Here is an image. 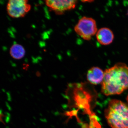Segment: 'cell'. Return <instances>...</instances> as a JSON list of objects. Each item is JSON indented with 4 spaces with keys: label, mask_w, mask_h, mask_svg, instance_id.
<instances>
[{
    "label": "cell",
    "mask_w": 128,
    "mask_h": 128,
    "mask_svg": "<svg viewBox=\"0 0 128 128\" xmlns=\"http://www.w3.org/2000/svg\"><path fill=\"white\" fill-rule=\"evenodd\" d=\"M96 35L98 41L102 45H109L114 39V34L108 28H102L98 31Z\"/></svg>",
    "instance_id": "cell-8"
},
{
    "label": "cell",
    "mask_w": 128,
    "mask_h": 128,
    "mask_svg": "<svg viewBox=\"0 0 128 128\" xmlns=\"http://www.w3.org/2000/svg\"><path fill=\"white\" fill-rule=\"evenodd\" d=\"M77 1L68 0H48L45 1L46 6L57 15H62L65 12L74 9Z\"/></svg>",
    "instance_id": "cell-6"
},
{
    "label": "cell",
    "mask_w": 128,
    "mask_h": 128,
    "mask_svg": "<svg viewBox=\"0 0 128 128\" xmlns=\"http://www.w3.org/2000/svg\"><path fill=\"white\" fill-rule=\"evenodd\" d=\"M126 100H127V102H128V96H127V98H126Z\"/></svg>",
    "instance_id": "cell-10"
},
{
    "label": "cell",
    "mask_w": 128,
    "mask_h": 128,
    "mask_svg": "<svg viewBox=\"0 0 128 128\" xmlns=\"http://www.w3.org/2000/svg\"><path fill=\"white\" fill-rule=\"evenodd\" d=\"M25 53L26 51L23 46L19 44H14L10 50V55L15 60L22 59L25 56Z\"/></svg>",
    "instance_id": "cell-9"
},
{
    "label": "cell",
    "mask_w": 128,
    "mask_h": 128,
    "mask_svg": "<svg viewBox=\"0 0 128 128\" xmlns=\"http://www.w3.org/2000/svg\"><path fill=\"white\" fill-rule=\"evenodd\" d=\"M74 30L80 37L88 41L90 40L98 31L95 20L86 16L83 17L79 20L74 28Z\"/></svg>",
    "instance_id": "cell-4"
},
{
    "label": "cell",
    "mask_w": 128,
    "mask_h": 128,
    "mask_svg": "<svg viewBox=\"0 0 128 128\" xmlns=\"http://www.w3.org/2000/svg\"><path fill=\"white\" fill-rule=\"evenodd\" d=\"M105 117L112 128H128V105L116 99L110 100Z\"/></svg>",
    "instance_id": "cell-2"
},
{
    "label": "cell",
    "mask_w": 128,
    "mask_h": 128,
    "mask_svg": "<svg viewBox=\"0 0 128 128\" xmlns=\"http://www.w3.org/2000/svg\"><path fill=\"white\" fill-rule=\"evenodd\" d=\"M84 83H70L66 91L68 106L70 108L89 109V94Z\"/></svg>",
    "instance_id": "cell-3"
},
{
    "label": "cell",
    "mask_w": 128,
    "mask_h": 128,
    "mask_svg": "<svg viewBox=\"0 0 128 128\" xmlns=\"http://www.w3.org/2000/svg\"></svg>",
    "instance_id": "cell-11"
},
{
    "label": "cell",
    "mask_w": 128,
    "mask_h": 128,
    "mask_svg": "<svg viewBox=\"0 0 128 128\" xmlns=\"http://www.w3.org/2000/svg\"><path fill=\"white\" fill-rule=\"evenodd\" d=\"M102 92L106 96L120 94L128 89V66L119 63L106 69L102 83Z\"/></svg>",
    "instance_id": "cell-1"
},
{
    "label": "cell",
    "mask_w": 128,
    "mask_h": 128,
    "mask_svg": "<svg viewBox=\"0 0 128 128\" xmlns=\"http://www.w3.org/2000/svg\"><path fill=\"white\" fill-rule=\"evenodd\" d=\"M104 76V72L100 68L93 66L88 71L86 78L92 84L96 85L102 83Z\"/></svg>",
    "instance_id": "cell-7"
},
{
    "label": "cell",
    "mask_w": 128,
    "mask_h": 128,
    "mask_svg": "<svg viewBox=\"0 0 128 128\" xmlns=\"http://www.w3.org/2000/svg\"><path fill=\"white\" fill-rule=\"evenodd\" d=\"M31 6L27 0H10L8 2V14L12 18L24 17L30 11Z\"/></svg>",
    "instance_id": "cell-5"
}]
</instances>
